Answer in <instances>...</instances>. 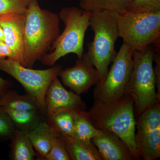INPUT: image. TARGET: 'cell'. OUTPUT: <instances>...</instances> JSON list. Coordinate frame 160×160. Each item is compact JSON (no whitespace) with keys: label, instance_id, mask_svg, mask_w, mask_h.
Here are the masks:
<instances>
[{"label":"cell","instance_id":"ffe728a7","mask_svg":"<svg viewBox=\"0 0 160 160\" xmlns=\"http://www.w3.org/2000/svg\"><path fill=\"white\" fill-rule=\"evenodd\" d=\"M132 0H80L79 7L92 12L107 10L118 12L126 9Z\"/></svg>","mask_w":160,"mask_h":160},{"label":"cell","instance_id":"4fadbf2b","mask_svg":"<svg viewBox=\"0 0 160 160\" xmlns=\"http://www.w3.org/2000/svg\"><path fill=\"white\" fill-rule=\"evenodd\" d=\"M100 130L91 142L97 148L102 160H136L119 137L106 129Z\"/></svg>","mask_w":160,"mask_h":160},{"label":"cell","instance_id":"7c38bea8","mask_svg":"<svg viewBox=\"0 0 160 160\" xmlns=\"http://www.w3.org/2000/svg\"><path fill=\"white\" fill-rule=\"evenodd\" d=\"M25 14L0 16V26L5 35V42L12 51L13 60L24 66Z\"/></svg>","mask_w":160,"mask_h":160},{"label":"cell","instance_id":"ac0fdd59","mask_svg":"<svg viewBox=\"0 0 160 160\" xmlns=\"http://www.w3.org/2000/svg\"><path fill=\"white\" fill-rule=\"evenodd\" d=\"M0 107L2 109H22L42 111L34 99L29 95H21L18 94L15 91L9 89L0 94Z\"/></svg>","mask_w":160,"mask_h":160},{"label":"cell","instance_id":"277c9868","mask_svg":"<svg viewBox=\"0 0 160 160\" xmlns=\"http://www.w3.org/2000/svg\"><path fill=\"white\" fill-rule=\"evenodd\" d=\"M89 26L94 38L83 56L97 69L102 81L117 52L115 50L116 42L119 38L117 24L111 12L96 10L92 12Z\"/></svg>","mask_w":160,"mask_h":160},{"label":"cell","instance_id":"5b68a950","mask_svg":"<svg viewBox=\"0 0 160 160\" xmlns=\"http://www.w3.org/2000/svg\"><path fill=\"white\" fill-rule=\"evenodd\" d=\"M119 38L134 51H140L159 41L160 12L140 13L126 9L112 12Z\"/></svg>","mask_w":160,"mask_h":160},{"label":"cell","instance_id":"d6986e66","mask_svg":"<svg viewBox=\"0 0 160 160\" xmlns=\"http://www.w3.org/2000/svg\"><path fill=\"white\" fill-rule=\"evenodd\" d=\"M75 112L69 110L58 112L47 116V122L59 133L74 137Z\"/></svg>","mask_w":160,"mask_h":160},{"label":"cell","instance_id":"9c48e42d","mask_svg":"<svg viewBox=\"0 0 160 160\" xmlns=\"http://www.w3.org/2000/svg\"><path fill=\"white\" fill-rule=\"evenodd\" d=\"M136 122L135 136L140 160H155L160 158V104L149 106Z\"/></svg>","mask_w":160,"mask_h":160},{"label":"cell","instance_id":"ba28073f","mask_svg":"<svg viewBox=\"0 0 160 160\" xmlns=\"http://www.w3.org/2000/svg\"><path fill=\"white\" fill-rule=\"evenodd\" d=\"M62 69V66L55 65L44 70L33 69L23 66L13 60L0 59V70L17 80L24 87L27 94L34 99L41 110L46 114V92L52 81L59 76Z\"/></svg>","mask_w":160,"mask_h":160},{"label":"cell","instance_id":"30bf717a","mask_svg":"<svg viewBox=\"0 0 160 160\" xmlns=\"http://www.w3.org/2000/svg\"><path fill=\"white\" fill-rule=\"evenodd\" d=\"M59 76L65 86L79 95L86 93L101 81L97 70L84 56L73 67L62 69Z\"/></svg>","mask_w":160,"mask_h":160},{"label":"cell","instance_id":"484cf974","mask_svg":"<svg viewBox=\"0 0 160 160\" xmlns=\"http://www.w3.org/2000/svg\"><path fill=\"white\" fill-rule=\"evenodd\" d=\"M154 53L153 62L155 63L153 67V72L156 80V87L158 98L160 99V40L152 44Z\"/></svg>","mask_w":160,"mask_h":160},{"label":"cell","instance_id":"8992f818","mask_svg":"<svg viewBox=\"0 0 160 160\" xmlns=\"http://www.w3.org/2000/svg\"><path fill=\"white\" fill-rule=\"evenodd\" d=\"M153 53L152 45L133 53V69L126 93L133 99L139 114L149 106L160 102L153 72Z\"/></svg>","mask_w":160,"mask_h":160},{"label":"cell","instance_id":"8fae6325","mask_svg":"<svg viewBox=\"0 0 160 160\" xmlns=\"http://www.w3.org/2000/svg\"><path fill=\"white\" fill-rule=\"evenodd\" d=\"M45 106L47 116L63 110L82 112L86 108L80 95L65 89L58 77L49 85L45 97Z\"/></svg>","mask_w":160,"mask_h":160},{"label":"cell","instance_id":"d4e9b609","mask_svg":"<svg viewBox=\"0 0 160 160\" xmlns=\"http://www.w3.org/2000/svg\"><path fill=\"white\" fill-rule=\"evenodd\" d=\"M15 129L8 115L0 107V139H11Z\"/></svg>","mask_w":160,"mask_h":160},{"label":"cell","instance_id":"cb8c5ba5","mask_svg":"<svg viewBox=\"0 0 160 160\" xmlns=\"http://www.w3.org/2000/svg\"><path fill=\"white\" fill-rule=\"evenodd\" d=\"M43 160H70L60 133L55 136L52 139L49 153Z\"/></svg>","mask_w":160,"mask_h":160},{"label":"cell","instance_id":"83f0119b","mask_svg":"<svg viewBox=\"0 0 160 160\" xmlns=\"http://www.w3.org/2000/svg\"><path fill=\"white\" fill-rule=\"evenodd\" d=\"M10 86V83L9 82L0 77V94L8 90Z\"/></svg>","mask_w":160,"mask_h":160},{"label":"cell","instance_id":"f1b7e54d","mask_svg":"<svg viewBox=\"0 0 160 160\" xmlns=\"http://www.w3.org/2000/svg\"><path fill=\"white\" fill-rule=\"evenodd\" d=\"M0 41H5V35L2 27L0 26Z\"/></svg>","mask_w":160,"mask_h":160},{"label":"cell","instance_id":"e0dca14e","mask_svg":"<svg viewBox=\"0 0 160 160\" xmlns=\"http://www.w3.org/2000/svg\"><path fill=\"white\" fill-rule=\"evenodd\" d=\"M11 159L32 160L38 157L27 132L15 129L11 138Z\"/></svg>","mask_w":160,"mask_h":160},{"label":"cell","instance_id":"6da1fadb","mask_svg":"<svg viewBox=\"0 0 160 160\" xmlns=\"http://www.w3.org/2000/svg\"><path fill=\"white\" fill-rule=\"evenodd\" d=\"M24 66L32 68L51 49L60 34V19L55 12L42 9L31 0L25 13Z\"/></svg>","mask_w":160,"mask_h":160},{"label":"cell","instance_id":"2e32d148","mask_svg":"<svg viewBox=\"0 0 160 160\" xmlns=\"http://www.w3.org/2000/svg\"><path fill=\"white\" fill-rule=\"evenodd\" d=\"M2 109L18 130L28 132L45 121L44 115L46 113L41 110Z\"/></svg>","mask_w":160,"mask_h":160},{"label":"cell","instance_id":"7a4b0ae2","mask_svg":"<svg viewBox=\"0 0 160 160\" xmlns=\"http://www.w3.org/2000/svg\"><path fill=\"white\" fill-rule=\"evenodd\" d=\"M132 98L126 93L118 99L104 103L94 101L84 115L96 128L106 129L117 135L128 147L136 160H140L136 145V122Z\"/></svg>","mask_w":160,"mask_h":160},{"label":"cell","instance_id":"5bb4252c","mask_svg":"<svg viewBox=\"0 0 160 160\" xmlns=\"http://www.w3.org/2000/svg\"><path fill=\"white\" fill-rule=\"evenodd\" d=\"M58 133L46 121L40 123L27 132L29 140L38 152V158L40 160L44 159L49 153L52 139Z\"/></svg>","mask_w":160,"mask_h":160},{"label":"cell","instance_id":"603a6c76","mask_svg":"<svg viewBox=\"0 0 160 160\" xmlns=\"http://www.w3.org/2000/svg\"><path fill=\"white\" fill-rule=\"evenodd\" d=\"M126 10L140 13L160 12V0H132Z\"/></svg>","mask_w":160,"mask_h":160},{"label":"cell","instance_id":"7402d4cb","mask_svg":"<svg viewBox=\"0 0 160 160\" xmlns=\"http://www.w3.org/2000/svg\"><path fill=\"white\" fill-rule=\"evenodd\" d=\"M31 0H0V16L25 14Z\"/></svg>","mask_w":160,"mask_h":160},{"label":"cell","instance_id":"4316f807","mask_svg":"<svg viewBox=\"0 0 160 160\" xmlns=\"http://www.w3.org/2000/svg\"><path fill=\"white\" fill-rule=\"evenodd\" d=\"M6 58L13 60L12 51L5 42L0 41V59H6Z\"/></svg>","mask_w":160,"mask_h":160},{"label":"cell","instance_id":"3957f363","mask_svg":"<svg viewBox=\"0 0 160 160\" xmlns=\"http://www.w3.org/2000/svg\"><path fill=\"white\" fill-rule=\"evenodd\" d=\"M92 14L91 11L73 6L61 9L58 15L65 29L52 44L50 52L41 60L43 64L54 66L58 60L69 53L76 55L78 59L82 58L85 35L89 27Z\"/></svg>","mask_w":160,"mask_h":160},{"label":"cell","instance_id":"44dd1931","mask_svg":"<svg viewBox=\"0 0 160 160\" xmlns=\"http://www.w3.org/2000/svg\"><path fill=\"white\" fill-rule=\"evenodd\" d=\"M82 112H75V134L76 139L84 142H91L92 138L100 133Z\"/></svg>","mask_w":160,"mask_h":160},{"label":"cell","instance_id":"9a60e30c","mask_svg":"<svg viewBox=\"0 0 160 160\" xmlns=\"http://www.w3.org/2000/svg\"><path fill=\"white\" fill-rule=\"evenodd\" d=\"M70 160H102L92 142H84L60 133Z\"/></svg>","mask_w":160,"mask_h":160},{"label":"cell","instance_id":"52a82bcc","mask_svg":"<svg viewBox=\"0 0 160 160\" xmlns=\"http://www.w3.org/2000/svg\"><path fill=\"white\" fill-rule=\"evenodd\" d=\"M134 51L123 42L106 77L95 86L93 90L94 101L110 102L126 94L133 69Z\"/></svg>","mask_w":160,"mask_h":160}]
</instances>
